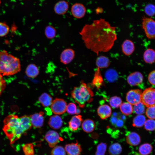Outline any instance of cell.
I'll return each mask as SVG.
<instances>
[{"label":"cell","mask_w":155,"mask_h":155,"mask_svg":"<svg viewBox=\"0 0 155 155\" xmlns=\"http://www.w3.org/2000/svg\"><path fill=\"white\" fill-rule=\"evenodd\" d=\"M79 33L87 48L97 55L110 51L117 39L116 28L102 18L85 24Z\"/></svg>","instance_id":"1"},{"label":"cell","mask_w":155,"mask_h":155,"mask_svg":"<svg viewBox=\"0 0 155 155\" xmlns=\"http://www.w3.org/2000/svg\"><path fill=\"white\" fill-rule=\"evenodd\" d=\"M4 123L3 130L11 144L20 138L32 126L30 116L27 115L19 117L15 115H9L5 119Z\"/></svg>","instance_id":"2"},{"label":"cell","mask_w":155,"mask_h":155,"mask_svg":"<svg viewBox=\"0 0 155 155\" xmlns=\"http://www.w3.org/2000/svg\"><path fill=\"white\" fill-rule=\"evenodd\" d=\"M21 70L19 59L10 54L6 51H0V73L3 75H14Z\"/></svg>","instance_id":"3"},{"label":"cell","mask_w":155,"mask_h":155,"mask_svg":"<svg viewBox=\"0 0 155 155\" xmlns=\"http://www.w3.org/2000/svg\"><path fill=\"white\" fill-rule=\"evenodd\" d=\"M71 94L75 102L81 108L84 107L86 103L91 102L94 96L90 88L83 82L79 86L74 88Z\"/></svg>","instance_id":"4"},{"label":"cell","mask_w":155,"mask_h":155,"mask_svg":"<svg viewBox=\"0 0 155 155\" xmlns=\"http://www.w3.org/2000/svg\"><path fill=\"white\" fill-rule=\"evenodd\" d=\"M142 24L146 37L149 39L155 38V21L152 18L144 17Z\"/></svg>","instance_id":"5"},{"label":"cell","mask_w":155,"mask_h":155,"mask_svg":"<svg viewBox=\"0 0 155 155\" xmlns=\"http://www.w3.org/2000/svg\"><path fill=\"white\" fill-rule=\"evenodd\" d=\"M141 101L147 107L155 105V89H146L142 93Z\"/></svg>","instance_id":"6"},{"label":"cell","mask_w":155,"mask_h":155,"mask_svg":"<svg viewBox=\"0 0 155 155\" xmlns=\"http://www.w3.org/2000/svg\"><path fill=\"white\" fill-rule=\"evenodd\" d=\"M67 106V103L64 99L57 98L53 100L51 105V110L55 115H61L66 111Z\"/></svg>","instance_id":"7"},{"label":"cell","mask_w":155,"mask_h":155,"mask_svg":"<svg viewBox=\"0 0 155 155\" xmlns=\"http://www.w3.org/2000/svg\"><path fill=\"white\" fill-rule=\"evenodd\" d=\"M142 93L141 90L139 89L130 90L126 95L127 101L133 105L141 102Z\"/></svg>","instance_id":"8"},{"label":"cell","mask_w":155,"mask_h":155,"mask_svg":"<svg viewBox=\"0 0 155 155\" xmlns=\"http://www.w3.org/2000/svg\"><path fill=\"white\" fill-rule=\"evenodd\" d=\"M71 11L72 15L75 18L81 19L85 16L86 9L83 4L76 3L72 6Z\"/></svg>","instance_id":"9"},{"label":"cell","mask_w":155,"mask_h":155,"mask_svg":"<svg viewBox=\"0 0 155 155\" xmlns=\"http://www.w3.org/2000/svg\"><path fill=\"white\" fill-rule=\"evenodd\" d=\"M75 56V52L73 49L71 48L65 49L60 55V62L64 65L68 64L72 61Z\"/></svg>","instance_id":"10"},{"label":"cell","mask_w":155,"mask_h":155,"mask_svg":"<svg viewBox=\"0 0 155 155\" xmlns=\"http://www.w3.org/2000/svg\"><path fill=\"white\" fill-rule=\"evenodd\" d=\"M143 76L139 71H135L130 73L127 77V80L128 84L131 86L140 85L143 80Z\"/></svg>","instance_id":"11"},{"label":"cell","mask_w":155,"mask_h":155,"mask_svg":"<svg viewBox=\"0 0 155 155\" xmlns=\"http://www.w3.org/2000/svg\"><path fill=\"white\" fill-rule=\"evenodd\" d=\"M45 139L50 147H54L60 140V137L57 132L50 130L46 134Z\"/></svg>","instance_id":"12"},{"label":"cell","mask_w":155,"mask_h":155,"mask_svg":"<svg viewBox=\"0 0 155 155\" xmlns=\"http://www.w3.org/2000/svg\"><path fill=\"white\" fill-rule=\"evenodd\" d=\"M44 113L42 111L35 113L30 116L32 125L34 127L38 128L42 127L44 123Z\"/></svg>","instance_id":"13"},{"label":"cell","mask_w":155,"mask_h":155,"mask_svg":"<svg viewBox=\"0 0 155 155\" xmlns=\"http://www.w3.org/2000/svg\"><path fill=\"white\" fill-rule=\"evenodd\" d=\"M65 149L68 155H80L82 151L81 146L78 142L67 144Z\"/></svg>","instance_id":"14"},{"label":"cell","mask_w":155,"mask_h":155,"mask_svg":"<svg viewBox=\"0 0 155 155\" xmlns=\"http://www.w3.org/2000/svg\"><path fill=\"white\" fill-rule=\"evenodd\" d=\"M69 7L68 3L65 0H61L57 2L54 6L55 13L59 15L65 14L67 12Z\"/></svg>","instance_id":"15"},{"label":"cell","mask_w":155,"mask_h":155,"mask_svg":"<svg viewBox=\"0 0 155 155\" xmlns=\"http://www.w3.org/2000/svg\"><path fill=\"white\" fill-rule=\"evenodd\" d=\"M127 143L132 146H137L141 142V138L136 133L132 132L129 133L126 137Z\"/></svg>","instance_id":"16"},{"label":"cell","mask_w":155,"mask_h":155,"mask_svg":"<svg viewBox=\"0 0 155 155\" xmlns=\"http://www.w3.org/2000/svg\"><path fill=\"white\" fill-rule=\"evenodd\" d=\"M135 48L133 43L128 39L125 40L122 45V52L126 56H129L132 54L135 50Z\"/></svg>","instance_id":"17"},{"label":"cell","mask_w":155,"mask_h":155,"mask_svg":"<svg viewBox=\"0 0 155 155\" xmlns=\"http://www.w3.org/2000/svg\"><path fill=\"white\" fill-rule=\"evenodd\" d=\"M97 112L100 117L102 119H104L111 116V109L108 105L103 104L99 107Z\"/></svg>","instance_id":"18"},{"label":"cell","mask_w":155,"mask_h":155,"mask_svg":"<svg viewBox=\"0 0 155 155\" xmlns=\"http://www.w3.org/2000/svg\"><path fill=\"white\" fill-rule=\"evenodd\" d=\"M48 124L52 128L55 129H59L62 125V120L59 116L56 115H54L49 118Z\"/></svg>","instance_id":"19"},{"label":"cell","mask_w":155,"mask_h":155,"mask_svg":"<svg viewBox=\"0 0 155 155\" xmlns=\"http://www.w3.org/2000/svg\"><path fill=\"white\" fill-rule=\"evenodd\" d=\"M83 119L80 115L73 116L69 122V127L72 131H75L80 126Z\"/></svg>","instance_id":"20"},{"label":"cell","mask_w":155,"mask_h":155,"mask_svg":"<svg viewBox=\"0 0 155 155\" xmlns=\"http://www.w3.org/2000/svg\"><path fill=\"white\" fill-rule=\"evenodd\" d=\"M25 73L28 77L35 78L39 75V70L38 67L36 65L30 64L26 67Z\"/></svg>","instance_id":"21"},{"label":"cell","mask_w":155,"mask_h":155,"mask_svg":"<svg viewBox=\"0 0 155 155\" xmlns=\"http://www.w3.org/2000/svg\"><path fill=\"white\" fill-rule=\"evenodd\" d=\"M144 61L148 63L152 64L155 61V51L151 49H148L143 54Z\"/></svg>","instance_id":"22"},{"label":"cell","mask_w":155,"mask_h":155,"mask_svg":"<svg viewBox=\"0 0 155 155\" xmlns=\"http://www.w3.org/2000/svg\"><path fill=\"white\" fill-rule=\"evenodd\" d=\"M92 83V85L97 89L100 88L103 85V79L100 72L99 68H97Z\"/></svg>","instance_id":"23"},{"label":"cell","mask_w":155,"mask_h":155,"mask_svg":"<svg viewBox=\"0 0 155 155\" xmlns=\"http://www.w3.org/2000/svg\"><path fill=\"white\" fill-rule=\"evenodd\" d=\"M96 64L98 68L100 69L104 68L109 66L110 61L108 57L104 56H101L97 59Z\"/></svg>","instance_id":"24"},{"label":"cell","mask_w":155,"mask_h":155,"mask_svg":"<svg viewBox=\"0 0 155 155\" xmlns=\"http://www.w3.org/2000/svg\"><path fill=\"white\" fill-rule=\"evenodd\" d=\"M38 99L39 102L44 107L51 106L53 101L51 96L46 93L42 94L39 97Z\"/></svg>","instance_id":"25"},{"label":"cell","mask_w":155,"mask_h":155,"mask_svg":"<svg viewBox=\"0 0 155 155\" xmlns=\"http://www.w3.org/2000/svg\"><path fill=\"white\" fill-rule=\"evenodd\" d=\"M82 127L84 131L86 133H89L94 130L95 127V124L92 120L87 119L83 122Z\"/></svg>","instance_id":"26"},{"label":"cell","mask_w":155,"mask_h":155,"mask_svg":"<svg viewBox=\"0 0 155 155\" xmlns=\"http://www.w3.org/2000/svg\"><path fill=\"white\" fill-rule=\"evenodd\" d=\"M122 147L119 143H115L111 145L108 148L110 155H119L122 151Z\"/></svg>","instance_id":"27"},{"label":"cell","mask_w":155,"mask_h":155,"mask_svg":"<svg viewBox=\"0 0 155 155\" xmlns=\"http://www.w3.org/2000/svg\"><path fill=\"white\" fill-rule=\"evenodd\" d=\"M152 150V146L148 143L141 145L138 148V152L141 155H148L151 153Z\"/></svg>","instance_id":"28"},{"label":"cell","mask_w":155,"mask_h":155,"mask_svg":"<svg viewBox=\"0 0 155 155\" xmlns=\"http://www.w3.org/2000/svg\"><path fill=\"white\" fill-rule=\"evenodd\" d=\"M120 108L121 112L126 115H131L133 110L132 105L128 102L122 103L120 106Z\"/></svg>","instance_id":"29"},{"label":"cell","mask_w":155,"mask_h":155,"mask_svg":"<svg viewBox=\"0 0 155 155\" xmlns=\"http://www.w3.org/2000/svg\"><path fill=\"white\" fill-rule=\"evenodd\" d=\"M56 30L55 28L51 25L47 26L44 30V34L46 37L48 39L54 38L56 36Z\"/></svg>","instance_id":"30"},{"label":"cell","mask_w":155,"mask_h":155,"mask_svg":"<svg viewBox=\"0 0 155 155\" xmlns=\"http://www.w3.org/2000/svg\"><path fill=\"white\" fill-rule=\"evenodd\" d=\"M105 77L107 81L110 82H113L117 80L118 75L117 72L115 70L111 69L106 71Z\"/></svg>","instance_id":"31"},{"label":"cell","mask_w":155,"mask_h":155,"mask_svg":"<svg viewBox=\"0 0 155 155\" xmlns=\"http://www.w3.org/2000/svg\"><path fill=\"white\" fill-rule=\"evenodd\" d=\"M146 121V118L144 115H138L134 118L133 125L137 127H141L144 125Z\"/></svg>","instance_id":"32"},{"label":"cell","mask_w":155,"mask_h":155,"mask_svg":"<svg viewBox=\"0 0 155 155\" xmlns=\"http://www.w3.org/2000/svg\"><path fill=\"white\" fill-rule=\"evenodd\" d=\"M120 98L117 96L111 97L109 100V103L111 107L113 108H119L122 103Z\"/></svg>","instance_id":"33"},{"label":"cell","mask_w":155,"mask_h":155,"mask_svg":"<svg viewBox=\"0 0 155 155\" xmlns=\"http://www.w3.org/2000/svg\"><path fill=\"white\" fill-rule=\"evenodd\" d=\"M134 105L133 110L136 114L140 115L144 113L145 111V106L141 101Z\"/></svg>","instance_id":"34"},{"label":"cell","mask_w":155,"mask_h":155,"mask_svg":"<svg viewBox=\"0 0 155 155\" xmlns=\"http://www.w3.org/2000/svg\"><path fill=\"white\" fill-rule=\"evenodd\" d=\"M106 149V144L104 143H100L97 146L95 155H105Z\"/></svg>","instance_id":"35"},{"label":"cell","mask_w":155,"mask_h":155,"mask_svg":"<svg viewBox=\"0 0 155 155\" xmlns=\"http://www.w3.org/2000/svg\"><path fill=\"white\" fill-rule=\"evenodd\" d=\"M51 155H66L65 149L61 146H57L53 147L51 152Z\"/></svg>","instance_id":"36"},{"label":"cell","mask_w":155,"mask_h":155,"mask_svg":"<svg viewBox=\"0 0 155 155\" xmlns=\"http://www.w3.org/2000/svg\"><path fill=\"white\" fill-rule=\"evenodd\" d=\"M9 28L5 22H0V37L6 36L9 33Z\"/></svg>","instance_id":"37"},{"label":"cell","mask_w":155,"mask_h":155,"mask_svg":"<svg viewBox=\"0 0 155 155\" xmlns=\"http://www.w3.org/2000/svg\"><path fill=\"white\" fill-rule=\"evenodd\" d=\"M144 128L147 130L152 131L155 129V121L150 119L146 121L144 124Z\"/></svg>","instance_id":"38"},{"label":"cell","mask_w":155,"mask_h":155,"mask_svg":"<svg viewBox=\"0 0 155 155\" xmlns=\"http://www.w3.org/2000/svg\"><path fill=\"white\" fill-rule=\"evenodd\" d=\"M146 116L151 119H155V105L148 107L146 111Z\"/></svg>","instance_id":"39"},{"label":"cell","mask_w":155,"mask_h":155,"mask_svg":"<svg viewBox=\"0 0 155 155\" xmlns=\"http://www.w3.org/2000/svg\"><path fill=\"white\" fill-rule=\"evenodd\" d=\"M23 150L25 155H34V149L32 144H28L24 145Z\"/></svg>","instance_id":"40"},{"label":"cell","mask_w":155,"mask_h":155,"mask_svg":"<svg viewBox=\"0 0 155 155\" xmlns=\"http://www.w3.org/2000/svg\"><path fill=\"white\" fill-rule=\"evenodd\" d=\"M144 10L145 13L149 16H153L155 14V6L153 4L147 5Z\"/></svg>","instance_id":"41"},{"label":"cell","mask_w":155,"mask_h":155,"mask_svg":"<svg viewBox=\"0 0 155 155\" xmlns=\"http://www.w3.org/2000/svg\"><path fill=\"white\" fill-rule=\"evenodd\" d=\"M77 109L76 105L74 103L71 102L67 105L66 111L69 114L73 115L75 114Z\"/></svg>","instance_id":"42"},{"label":"cell","mask_w":155,"mask_h":155,"mask_svg":"<svg viewBox=\"0 0 155 155\" xmlns=\"http://www.w3.org/2000/svg\"><path fill=\"white\" fill-rule=\"evenodd\" d=\"M148 80L149 83L155 86V70L151 71L149 74Z\"/></svg>","instance_id":"43"},{"label":"cell","mask_w":155,"mask_h":155,"mask_svg":"<svg viewBox=\"0 0 155 155\" xmlns=\"http://www.w3.org/2000/svg\"><path fill=\"white\" fill-rule=\"evenodd\" d=\"M6 84L5 81L2 76V75L0 73V95L4 90Z\"/></svg>","instance_id":"44"},{"label":"cell","mask_w":155,"mask_h":155,"mask_svg":"<svg viewBox=\"0 0 155 155\" xmlns=\"http://www.w3.org/2000/svg\"><path fill=\"white\" fill-rule=\"evenodd\" d=\"M123 124V122L121 121H119L117 122V125L118 126H120L122 125Z\"/></svg>","instance_id":"45"},{"label":"cell","mask_w":155,"mask_h":155,"mask_svg":"<svg viewBox=\"0 0 155 155\" xmlns=\"http://www.w3.org/2000/svg\"><path fill=\"white\" fill-rule=\"evenodd\" d=\"M117 121V119L115 118H112L111 119V121L113 122V123H115L116 122V121Z\"/></svg>","instance_id":"46"},{"label":"cell","mask_w":155,"mask_h":155,"mask_svg":"<svg viewBox=\"0 0 155 155\" xmlns=\"http://www.w3.org/2000/svg\"><path fill=\"white\" fill-rule=\"evenodd\" d=\"M80 113V110L79 109H77L75 114L78 115Z\"/></svg>","instance_id":"47"},{"label":"cell","mask_w":155,"mask_h":155,"mask_svg":"<svg viewBox=\"0 0 155 155\" xmlns=\"http://www.w3.org/2000/svg\"><path fill=\"white\" fill-rule=\"evenodd\" d=\"M1 4V0H0V5Z\"/></svg>","instance_id":"48"}]
</instances>
